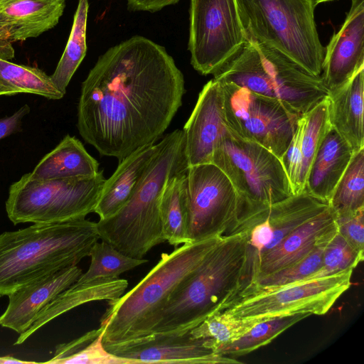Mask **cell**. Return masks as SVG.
<instances>
[{
    "instance_id": "obj_1",
    "label": "cell",
    "mask_w": 364,
    "mask_h": 364,
    "mask_svg": "<svg viewBox=\"0 0 364 364\" xmlns=\"http://www.w3.org/2000/svg\"><path fill=\"white\" fill-rule=\"evenodd\" d=\"M185 93L183 73L165 48L133 36L100 55L82 82L78 132L120 161L164 136Z\"/></svg>"
},
{
    "instance_id": "obj_2",
    "label": "cell",
    "mask_w": 364,
    "mask_h": 364,
    "mask_svg": "<svg viewBox=\"0 0 364 364\" xmlns=\"http://www.w3.org/2000/svg\"><path fill=\"white\" fill-rule=\"evenodd\" d=\"M252 257L249 232L223 236L171 293L149 335L183 334L220 311L251 282Z\"/></svg>"
},
{
    "instance_id": "obj_3",
    "label": "cell",
    "mask_w": 364,
    "mask_h": 364,
    "mask_svg": "<svg viewBox=\"0 0 364 364\" xmlns=\"http://www.w3.org/2000/svg\"><path fill=\"white\" fill-rule=\"evenodd\" d=\"M99 239L96 223L85 218L33 223L0 234V296L77 265Z\"/></svg>"
},
{
    "instance_id": "obj_4",
    "label": "cell",
    "mask_w": 364,
    "mask_h": 364,
    "mask_svg": "<svg viewBox=\"0 0 364 364\" xmlns=\"http://www.w3.org/2000/svg\"><path fill=\"white\" fill-rule=\"evenodd\" d=\"M183 129H176L156 144L155 152L131 199L114 215L96 223L99 238L124 255L143 259L166 242L160 203L168 180L186 171Z\"/></svg>"
},
{
    "instance_id": "obj_5",
    "label": "cell",
    "mask_w": 364,
    "mask_h": 364,
    "mask_svg": "<svg viewBox=\"0 0 364 364\" xmlns=\"http://www.w3.org/2000/svg\"><path fill=\"white\" fill-rule=\"evenodd\" d=\"M222 237L186 242L171 253H162L157 264L134 288L108 301L100 324L103 344H119L148 336L176 287Z\"/></svg>"
},
{
    "instance_id": "obj_6",
    "label": "cell",
    "mask_w": 364,
    "mask_h": 364,
    "mask_svg": "<svg viewBox=\"0 0 364 364\" xmlns=\"http://www.w3.org/2000/svg\"><path fill=\"white\" fill-rule=\"evenodd\" d=\"M213 75L219 82L277 100L299 117L329 94L321 76L311 75L278 51L250 38Z\"/></svg>"
},
{
    "instance_id": "obj_7",
    "label": "cell",
    "mask_w": 364,
    "mask_h": 364,
    "mask_svg": "<svg viewBox=\"0 0 364 364\" xmlns=\"http://www.w3.org/2000/svg\"><path fill=\"white\" fill-rule=\"evenodd\" d=\"M247 38L272 48L314 76H321L325 48L313 0H237Z\"/></svg>"
},
{
    "instance_id": "obj_8",
    "label": "cell",
    "mask_w": 364,
    "mask_h": 364,
    "mask_svg": "<svg viewBox=\"0 0 364 364\" xmlns=\"http://www.w3.org/2000/svg\"><path fill=\"white\" fill-rule=\"evenodd\" d=\"M105 181L102 170L92 176L46 180L25 173L9 187L7 216L14 225L85 218L94 213Z\"/></svg>"
},
{
    "instance_id": "obj_9",
    "label": "cell",
    "mask_w": 364,
    "mask_h": 364,
    "mask_svg": "<svg viewBox=\"0 0 364 364\" xmlns=\"http://www.w3.org/2000/svg\"><path fill=\"white\" fill-rule=\"evenodd\" d=\"M211 163L228 177L245 201L271 205L294 195L281 159L228 127L216 145Z\"/></svg>"
},
{
    "instance_id": "obj_10",
    "label": "cell",
    "mask_w": 364,
    "mask_h": 364,
    "mask_svg": "<svg viewBox=\"0 0 364 364\" xmlns=\"http://www.w3.org/2000/svg\"><path fill=\"white\" fill-rule=\"evenodd\" d=\"M353 271L293 283L272 291L235 296L220 311L259 321L298 314L324 315L351 286Z\"/></svg>"
},
{
    "instance_id": "obj_11",
    "label": "cell",
    "mask_w": 364,
    "mask_h": 364,
    "mask_svg": "<svg viewBox=\"0 0 364 364\" xmlns=\"http://www.w3.org/2000/svg\"><path fill=\"white\" fill-rule=\"evenodd\" d=\"M247 40L237 0H191L188 50L200 74L214 75Z\"/></svg>"
},
{
    "instance_id": "obj_12",
    "label": "cell",
    "mask_w": 364,
    "mask_h": 364,
    "mask_svg": "<svg viewBox=\"0 0 364 364\" xmlns=\"http://www.w3.org/2000/svg\"><path fill=\"white\" fill-rule=\"evenodd\" d=\"M219 83L228 127L240 137L262 145L281 159L300 117L277 100L232 83Z\"/></svg>"
},
{
    "instance_id": "obj_13",
    "label": "cell",
    "mask_w": 364,
    "mask_h": 364,
    "mask_svg": "<svg viewBox=\"0 0 364 364\" xmlns=\"http://www.w3.org/2000/svg\"><path fill=\"white\" fill-rule=\"evenodd\" d=\"M188 242L230 235L237 222L240 198L228 177L212 163L189 166Z\"/></svg>"
},
{
    "instance_id": "obj_14",
    "label": "cell",
    "mask_w": 364,
    "mask_h": 364,
    "mask_svg": "<svg viewBox=\"0 0 364 364\" xmlns=\"http://www.w3.org/2000/svg\"><path fill=\"white\" fill-rule=\"evenodd\" d=\"M111 353L139 363H241L229 356L216 354L203 339L183 334L151 333L129 342L104 345Z\"/></svg>"
},
{
    "instance_id": "obj_15",
    "label": "cell",
    "mask_w": 364,
    "mask_h": 364,
    "mask_svg": "<svg viewBox=\"0 0 364 364\" xmlns=\"http://www.w3.org/2000/svg\"><path fill=\"white\" fill-rule=\"evenodd\" d=\"M227 129L222 89L213 78L200 92L183 129L188 166L211 163L216 145Z\"/></svg>"
},
{
    "instance_id": "obj_16",
    "label": "cell",
    "mask_w": 364,
    "mask_h": 364,
    "mask_svg": "<svg viewBox=\"0 0 364 364\" xmlns=\"http://www.w3.org/2000/svg\"><path fill=\"white\" fill-rule=\"evenodd\" d=\"M364 68V0H351L346 19L325 48L321 78L333 90Z\"/></svg>"
},
{
    "instance_id": "obj_17",
    "label": "cell",
    "mask_w": 364,
    "mask_h": 364,
    "mask_svg": "<svg viewBox=\"0 0 364 364\" xmlns=\"http://www.w3.org/2000/svg\"><path fill=\"white\" fill-rule=\"evenodd\" d=\"M66 0H0V58L11 59L12 43L36 38L55 27Z\"/></svg>"
},
{
    "instance_id": "obj_18",
    "label": "cell",
    "mask_w": 364,
    "mask_h": 364,
    "mask_svg": "<svg viewBox=\"0 0 364 364\" xmlns=\"http://www.w3.org/2000/svg\"><path fill=\"white\" fill-rule=\"evenodd\" d=\"M82 269L74 265L26 284L11 292L0 326L18 334L32 324L38 313L56 296L75 283Z\"/></svg>"
},
{
    "instance_id": "obj_19",
    "label": "cell",
    "mask_w": 364,
    "mask_h": 364,
    "mask_svg": "<svg viewBox=\"0 0 364 364\" xmlns=\"http://www.w3.org/2000/svg\"><path fill=\"white\" fill-rule=\"evenodd\" d=\"M330 125L328 97L299 118L290 144L281 159L294 195L304 191L309 168Z\"/></svg>"
},
{
    "instance_id": "obj_20",
    "label": "cell",
    "mask_w": 364,
    "mask_h": 364,
    "mask_svg": "<svg viewBox=\"0 0 364 364\" xmlns=\"http://www.w3.org/2000/svg\"><path fill=\"white\" fill-rule=\"evenodd\" d=\"M336 225V215L329 207L299 226L274 247L258 257L253 253L252 279L284 269L306 257L316 245L321 237Z\"/></svg>"
},
{
    "instance_id": "obj_21",
    "label": "cell",
    "mask_w": 364,
    "mask_h": 364,
    "mask_svg": "<svg viewBox=\"0 0 364 364\" xmlns=\"http://www.w3.org/2000/svg\"><path fill=\"white\" fill-rule=\"evenodd\" d=\"M353 153L349 144L330 125L309 168L304 191L328 203Z\"/></svg>"
},
{
    "instance_id": "obj_22",
    "label": "cell",
    "mask_w": 364,
    "mask_h": 364,
    "mask_svg": "<svg viewBox=\"0 0 364 364\" xmlns=\"http://www.w3.org/2000/svg\"><path fill=\"white\" fill-rule=\"evenodd\" d=\"M128 287L123 279H98L85 283L75 282L62 291L36 316L31 326L19 334L14 345H20L43 326L59 316L88 302L113 301L122 294Z\"/></svg>"
},
{
    "instance_id": "obj_23",
    "label": "cell",
    "mask_w": 364,
    "mask_h": 364,
    "mask_svg": "<svg viewBox=\"0 0 364 364\" xmlns=\"http://www.w3.org/2000/svg\"><path fill=\"white\" fill-rule=\"evenodd\" d=\"M156 144L144 146L119 161L105 181L94 213L100 220L117 213L132 197L155 152Z\"/></svg>"
},
{
    "instance_id": "obj_24",
    "label": "cell",
    "mask_w": 364,
    "mask_h": 364,
    "mask_svg": "<svg viewBox=\"0 0 364 364\" xmlns=\"http://www.w3.org/2000/svg\"><path fill=\"white\" fill-rule=\"evenodd\" d=\"M363 77L362 68L344 85L329 91L328 96L330 124L353 152L364 148Z\"/></svg>"
},
{
    "instance_id": "obj_25",
    "label": "cell",
    "mask_w": 364,
    "mask_h": 364,
    "mask_svg": "<svg viewBox=\"0 0 364 364\" xmlns=\"http://www.w3.org/2000/svg\"><path fill=\"white\" fill-rule=\"evenodd\" d=\"M99 166L78 139L67 134L29 173L41 180L92 176L99 172Z\"/></svg>"
},
{
    "instance_id": "obj_26",
    "label": "cell",
    "mask_w": 364,
    "mask_h": 364,
    "mask_svg": "<svg viewBox=\"0 0 364 364\" xmlns=\"http://www.w3.org/2000/svg\"><path fill=\"white\" fill-rule=\"evenodd\" d=\"M187 170L168 180L160 203L164 236L166 241L175 247L188 242Z\"/></svg>"
},
{
    "instance_id": "obj_27",
    "label": "cell",
    "mask_w": 364,
    "mask_h": 364,
    "mask_svg": "<svg viewBox=\"0 0 364 364\" xmlns=\"http://www.w3.org/2000/svg\"><path fill=\"white\" fill-rule=\"evenodd\" d=\"M337 232L336 224L321 237L314 248L302 259L284 269L255 279L235 296H250L272 291L303 281L319 267L326 245Z\"/></svg>"
},
{
    "instance_id": "obj_28",
    "label": "cell",
    "mask_w": 364,
    "mask_h": 364,
    "mask_svg": "<svg viewBox=\"0 0 364 364\" xmlns=\"http://www.w3.org/2000/svg\"><path fill=\"white\" fill-rule=\"evenodd\" d=\"M103 329L99 327L68 343L56 346L48 364H136L109 353L104 346Z\"/></svg>"
},
{
    "instance_id": "obj_29",
    "label": "cell",
    "mask_w": 364,
    "mask_h": 364,
    "mask_svg": "<svg viewBox=\"0 0 364 364\" xmlns=\"http://www.w3.org/2000/svg\"><path fill=\"white\" fill-rule=\"evenodd\" d=\"M336 218L364 208V148L353 153L328 202Z\"/></svg>"
},
{
    "instance_id": "obj_30",
    "label": "cell",
    "mask_w": 364,
    "mask_h": 364,
    "mask_svg": "<svg viewBox=\"0 0 364 364\" xmlns=\"http://www.w3.org/2000/svg\"><path fill=\"white\" fill-rule=\"evenodd\" d=\"M87 12L88 0H79L66 47L54 73L50 75L55 85L64 95L72 77L86 54Z\"/></svg>"
},
{
    "instance_id": "obj_31",
    "label": "cell",
    "mask_w": 364,
    "mask_h": 364,
    "mask_svg": "<svg viewBox=\"0 0 364 364\" xmlns=\"http://www.w3.org/2000/svg\"><path fill=\"white\" fill-rule=\"evenodd\" d=\"M259 322L257 319L237 318L220 311L209 316L190 333L194 338L203 339L204 345L216 353L221 348L241 338Z\"/></svg>"
},
{
    "instance_id": "obj_32",
    "label": "cell",
    "mask_w": 364,
    "mask_h": 364,
    "mask_svg": "<svg viewBox=\"0 0 364 364\" xmlns=\"http://www.w3.org/2000/svg\"><path fill=\"white\" fill-rule=\"evenodd\" d=\"M89 256L91 258L90 267L77 279L78 283L118 279L122 274L148 262L144 258L127 256L102 240L93 245Z\"/></svg>"
},
{
    "instance_id": "obj_33",
    "label": "cell",
    "mask_w": 364,
    "mask_h": 364,
    "mask_svg": "<svg viewBox=\"0 0 364 364\" xmlns=\"http://www.w3.org/2000/svg\"><path fill=\"white\" fill-rule=\"evenodd\" d=\"M0 78L20 93L37 95L48 100H60L65 95L55 85L50 76L41 69L18 65L1 58Z\"/></svg>"
},
{
    "instance_id": "obj_34",
    "label": "cell",
    "mask_w": 364,
    "mask_h": 364,
    "mask_svg": "<svg viewBox=\"0 0 364 364\" xmlns=\"http://www.w3.org/2000/svg\"><path fill=\"white\" fill-rule=\"evenodd\" d=\"M310 315L298 314L262 321L255 324L239 339L219 349L216 354L240 356L269 343L288 328Z\"/></svg>"
},
{
    "instance_id": "obj_35",
    "label": "cell",
    "mask_w": 364,
    "mask_h": 364,
    "mask_svg": "<svg viewBox=\"0 0 364 364\" xmlns=\"http://www.w3.org/2000/svg\"><path fill=\"white\" fill-rule=\"evenodd\" d=\"M363 258L364 253L355 250L337 232L326 245L319 267L301 282L354 269Z\"/></svg>"
},
{
    "instance_id": "obj_36",
    "label": "cell",
    "mask_w": 364,
    "mask_h": 364,
    "mask_svg": "<svg viewBox=\"0 0 364 364\" xmlns=\"http://www.w3.org/2000/svg\"><path fill=\"white\" fill-rule=\"evenodd\" d=\"M338 232L355 250L364 253V208L355 213L336 218Z\"/></svg>"
},
{
    "instance_id": "obj_37",
    "label": "cell",
    "mask_w": 364,
    "mask_h": 364,
    "mask_svg": "<svg viewBox=\"0 0 364 364\" xmlns=\"http://www.w3.org/2000/svg\"><path fill=\"white\" fill-rule=\"evenodd\" d=\"M267 204L262 205L263 219L259 220L249 232V244L258 257L273 237V230L267 216Z\"/></svg>"
},
{
    "instance_id": "obj_38",
    "label": "cell",
    "mask_w": 364,
    "mask_h": 364,
    "mask_svg": "<svg viewBox=\"0 0 364 364\" xmlns=\"http://www.w3.org/2000/svg\"><path fill=\"white\" fill-rule=\"evenodd\" d=\"M30 112V107L24 105L12 115L0 117V140L22 130V119Z\"/></svg>"
},
{
    "instance_id": "obj_39",
    "label": "cell",
    "mask_w": 364,
    "mask_h": 364,
    "mask_svg": "<svg viewBox=\"0 0 364 364\" xmlns=\"http://www.w3.org/2000/svg\"><path fill=\"white\" fill-rule=\"evenodd\" d=\"M129 9L134 11H157L176 4L180 0H127Z\"/></svg>"
},
{
    "instance_id": "obj_40",
    "label": "cell",
    "mask_w": 364,
    "mask_h": 364,
    "mask_svg": "<svg viewBox=\"0 0 364 364\" xmlns=\"http://www.w3.org/2000/svg\"><path fill=\"white\" fill-rule=\"evenodd\" d=\"M42 363V362L23 360L14 357L6 355L0 356V364H33Z\"/></svg>"
},
{
    "instance_id": "obj_41",
    "label": "cell",
    "mask_w": 364,
    "mask_h": 364,
    "mask_svg": "<svg viewBox=\"0 0 364 364\" xmlns=\"http://www.w3.org/2000/svg\"><path fill=\"white\" fill-rule=\"evenodd\" d=\"M20 94V92L11 86L9 85L0 78V96L2 95H15Z\"/></svg>"
},
{
    "instance_id": "obj_42",
    "label": "cell",
    "mask_w": 364,
    "mask_h": 364,
    "mask_svg": "<svg viewBox=\"0 0 364 364\" xmlns=\"http://www.w3.org/2000/svg\"><path fill=\"white\" fill-rule=\"evenodd\" d=\"M331 1H333V0H313L316 6H317L320 4L326 3V2Z\"/></svg>"
}]
</instances>
